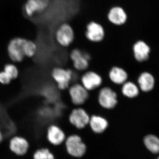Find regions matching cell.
Instances as JSON below:
<instances>
[{
	"instance_id": "3",
	"label": "cell",
	"mask_w": 159,
	"mask_h": 159,
	"mask_svg": "<svg viewBox=\"0 0 159 159\" xmlns=\"http://www.w3.org/2000/svg\"><path fill=\"white\" fill-rule=\"evenodd\" d=\"M98 101L102 108L112 110L118 104V95L110 87H104L100 89L98 93Z\"/></svg>"
},
{
	"instance_id": "25",
	"label": "cell",
	"mask_w": 159,
	"mask_h": 159,
	"mask_svg": "<svg viewBox=\"0 0 159 159\" xmlns=\"http://www.w3.org/2000/svg\"><path fill=\"white\" fill-rule=\"evenodd\" d=\"M3 139V135L2 132V131H1V129H0V143H1L2 142Z\"/></svg>"
},
{
	"instance_id": "8",
	"label": "cell",
	"mask_w": 159,
	"mask_h": 159,
	"mask_svg": "<svg viewBox=\"0 0 159 159\" xmlns=\"http://www.w3.org/2000/svg\"><path fill=\"white\" fill-rule=\"evenodd\" d=\"M70 58L74 68L77 71H83L88 69L91 57L88 53L83 52L79 49H74L71 51Z\"/></svg>"
},
{
	"instance_id": "23",
	"label": "cell",
	"mask_w": 159,
	"mask_h": 159,
	"mask_svg": "<svg viewBox=\"0 0 159 159\" xmlns=\"http://www.w3.org/2000/svg\"><path fill=\"white\" fill-rule=\"evenodd\" d=\"M3 70L9 75L11 80L16 79L19 74L17 66L14 64H7L4 66Z\"/></svg>"
},
{
	"instance_id": "24",
	"label": "cell",
	"mask_w": 159,
	"mask_h": 159,
	"mask_svg": "<svg viewBox=\"0 0 159 159\" xmlns=\"http://www.w3.org/2000/svg\"><path fill=\"white\" fill-rule=\"evenodd\" d=\"M11 79L4 70L0 72V83L3 85H8L11 83Z\"/></svg>"
},
{
	"instance_id": "26",
	"label": "cell",
	"mask_w": 159,
	"mask_h": 159,
	"mask_svg": "<svg viewBox=\"0 0 159 159\" xmlns=\"http://www.w3.org/2000/svg\"><path fill=\"white\" fill-rule=\"evenodd\" d=\"M157 159H159V157Z\"/></svg>"
},
{
	"instance_id": "15",
	"label": "cell",
	"mask_w": 159,
	"mask_h": 159,
	"mask_svg": "<svg viewBox=\"0 0 159 159\" xmlns=\"http://www.w3.org/2000/svg\"><path fill=\"white\" fill-rule=\"evenodd\" d=\"M107 19L115 25L121 26L127 21V15L124 9L120 6H115L110 9Z\"/></svg>"
},
{
	"instance_id": "21",
	"label": "cell",
	"mask_w": 159,
	"mask_h": 159,
	"mask_svg": "<svg viewBox=\"0 0 159 159\" xmlns=\"http://www.w3.org/2000/svg\"><path fill=\"white\" fill-rule=\"evenodd\" d=\"M37 46L34 42L26 39L23 46V52L25 57H32L36 54Z\"/></svg>"
},
{
	"instance_id": "1",
	"label": "cell",
	"mask_w": 159,
	"mask_h": 159,
	"mask_svg": "<svg viewBox=\"0 0 159 159\" xmlns=\"http://www.w3.org/2000/svg\"><path fill=\"white\" fill-rule=\"evenodd\" d=\"M68 153L74 157H81L85 153L86 146L81 138L76 134L70 135L66 138L65 141Z\"/></svg>"
},
{
	"instance_id": "18",
	"label": "cell",
	"mask_w": 159,
	"mask_h": 159,
	"mask_svg": "<svg viewBox=\"0 0 159 159\" xmlns=\"http://www.w3.org/2000/svg\"><path fill=\"white\" fill-rule=\"evenodd\" d=\"M155 79L153 76L147 72H142L137 80V85L140 91L143 92H150L153 89Z\"/></svg>"
},
{
	"instance_id": "22",
	"label": "cell",
	"mask_w": 159,
	"mask_h": 159,
	"mask_svg": "<svg viewBox=\"0 0 159 159\" xmlns=\"http://www.w3.org/2000/svg\"><path fill=\"white\" fill-rule=\"evenodd\" d=\"M54 154L48 148H42L35 152L33 159H54Z\"/></svg>"
},
{
	"instance_id": "12",
	"label": "cell",
	"mask_w": 159,
	"mask_h": 159,
	"mask_svg": "<svg viewBox=\"0 0 159 159\" xmlns=\"http://www.w3.org/2000/svg\"><path fill=\"white\" fill-rule=\"evenodd\" d=\"M47 138L51 145L57 146L65 142L66 137L60 126L56 124H51L47 129Z\"/></svg>"
},
{
	"instance_id": "14",
	"label": "cell",
	"mask_w": 159,
	"mask_h": 159,
	"mask_svg": "<svg viewBox=\"0 0 159 159\" xmlns=\"http://www.w3.org/2000/svg\"><path fill=\"white\" fill-rule=\"evenodd\" d=\"M29 143L25 138L20 136H15L11 139L9 148L12 152L17 156H23L28 152Z\"/></svg>"
},
{
	"instance_id": "10",
	"label": "cell",
	"mask_w": 159,
	"mask_h": 159,
	"mask_svg": "<svg viewBox=\"0 0 159 159\" xmlns=\"http://www.w3.org/2000/svg\"><path fill=\"white\" fill-rule=\"evenodd\" d=\"M85 34L86 38L93 43L102 41L105 35V31L102 25L95 21H91L88 24Z\"/></svg>"
},
{
	"instance_id": "19",
	"label": "cell",
	"mask_w": 159,
	"mask_h": 159,
	"mask_svg": "<svg viewBox=\"0 0 159 159\" xmlns=\"http://www.w3.org/2000/svg\"><path fill=\"white\" fill-rule=\"evenodd\" d=\"M121 92L125 98L133 99L139 96L140 89L139 86L135 83L128 80L122 84Z\"/></svg>"
},
{
	"instance_id": "2",
	"label": "cell",
	"mask_w": 159,
	"mask_h": 159,
	"mask_svg": "<svg viewBox=\"0 0 159 159\" xmlns=\"http://www.w3.org/2000/svg\"><path fill=\"white\" fill-rule=\"evenodd\" d=\"M51 74L59 90L64 91L69 89L74 76L71 70L57 67L53 69Z\"/></svg>"
},
{
	"instance_id": "9",
	"label": "cell",
	"mask_w": 159,
	"mask_h": 159,
	"mask_svg": "<svg viewBox=\"0 0 159 159\" xmlns=\"http://www.w3.org/2000/svg\"><path fill=\"white\" fill-rule=\"evenodd\" d=\"M49 4V0H27L24 6V11L26 16L32 17L45 11Z\"/></svg>"
},
{
	"instance_id": "16",
	"label": "cell",
	"mask_w": 159,
	"mask_h": 159,
	"mask_svg": "<svg viewBox=\"0 0 159 159\" xmlns=\"http://www.w3.org/2000/svg\"><path fill=\"white\" fill-rule=\"evenodd\" d=\"M89 126L94 133L101 134L108 128L109 121L102 116L93 115L90 118Z\"/></svg>"
},
{
	"instance_id": "20",
	"label": "cell",
	"mask_w": 159,
	"mask_h": 159,
	"mask_svg": "<svg viewBox=\"0 0 159 159\" xmlns=\"http://www.w3.org/2000/svg\"><path fill=\"white\" fill-rule=\"evenodd\" d=\"M144 145L151 152L154 153L159 152V139L155 135H146L143 139Z\"/></svg>"
},
{
	"instance_id": "7",
	"label": "cell",
	"mask_w": 159,
	"mask_h": 159,
	"mask_svg": "<svg viewBox=\"0 0 159 159\" xmlns=\"http://www.w3.org/2000/svg\"><path fill=\"white\" fill-rule=\"evenodd\" d=\"M68 89L71 101L74 105L80 106L84 104L88 99L89 91L82 84H74L70 86Z\"/></svg>"
},
{
	"instance_id": "17",
	"label": "cell",
	"mask_w": 159,
	"mask_h": 159,
	"mask_svg": "<svg viewBox=\"0 0 159 159\" xmlns=\"http://www.w3.org/2000/svg\"><path fill=\"white\" fill-rule=\"evenodd\" d=\"M108 76L111 81L116 85H122L129 79L127 71L118 66H114L111 69Z\"/></svg>"
},
{
	"instance_id": "4",
	"label": "cell",
	"mask_w": 159,
	"mask_h": 159,
	"mask_svg": "<svg viewBox=\"0 0 159 159\" xmlns=\"http://www.w3.org/2000/svg\"><path fill=\"white\" fill-rule=\"evenodd\" d=\"M26 39L23 38L16 37L9 41L7 46V53L12 62H21L25 58L23 46Z\"/></svg>"
},
{
	"instance_id": "11",
	"label": "cell",
	"mask_w": 159,
	"mask_h": 159,
	"mask_svg": "<svg viewBox=\"0 0 159 159\" xmlns=\"http://www.w3.org/2000/svg\"><path fill=\"white\" fill-rule=\"evenodd\" d=\"M80 80L81 84L88 91L98 89L102 83V77L95 71H87L82 75Z\"/></svg>"
},
{
	"instance_id": "5",
	"label": "cell",
	"mask_w": 159,
	"mask_h": 159,
	"mask_svg": "<svg viewBox=\"0 0 159 159\" xmlns=\"http://www.w3.org/2000/svg\"><path fill=\"white\" fill-rule=\"evenodd\" d=\"M90 118V116L85 109L77 107L71 111L68 120L71 125L76 129L80 130L89 125Z\"/></svg>"
},
{
	"instance_id": "6",
	"label": "cell",
	"mask_w": 159,
	"mask_h": 159,
	"mask_svg": "<svg viewBox=\"0 0 159 159\" xmlns=\"http://www.w3.org/2000/svg\"><path fill=\"white\" fill-rule=\"evenodd\" d=\"M75 38L74 31L71 25L64 23L58 27L55 33L57 43L63 47H69L73 43Z\"/></svg>"
},
{
	"instance_id": "13",
	"label": "cell",
	"mask_w": 159,
	"mask_h": 159,
	"mask_svg": "<svg viewBox=\"0 0 159 159\" xmlns=\"http://www.w3.org/2000/svg\"><path fill=\"white\" fill-rule=\"evenodd\" d=\"M132 50L134 58L138 62H144L148 59L150 48L144 41L139 40L136 41L133 45Z\"/></svg>"
}]
</instances>
